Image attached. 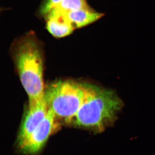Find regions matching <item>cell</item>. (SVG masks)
<instances>
[{
	"label": "cell",
	"instance_id": "6da1fadb",
	"mask_svg": "<svg viewBox=\"0 0 155 155\" xmlns=\"http://www.w3.org/2000/svg\"><path fill=\"white\" fill-rule=\"evenodd\" d=\"M11 56L28 104L43 98L44 54L42 43L35 32L30 31L14 39L11 44Z\"/></svg>",
	"mask_w": 155,
	"mask_h": 155
},
{
	"label": "cell",
	"instance_id": "7a4b0ae2",
	"mask_svg": "<svg viewBox=\"0 0 155 155\" xmlns=\"http://www.w3.org/2000/svg\"><path fill=\"white\" fill-rule=\"evenodd\" d=\"M123 106L114 91L85 83V94L76 114L68 125L101 133L114 124Z\"/></svg>",
	"mask_w": 155,
	"mask_h": 155
},
{
	"label": "cell",
	"instance_id": "3957f363",
	"mask_svg": "<svg viewBox=\"0 0 155 155\" xmlns=\"http://www.w3.org/2000/svg\"><path fill=\"white\" fill-rule=\"evenodd\" d=\"M85 94V83L59 80L45 88L44 99L49 111L65 122L79 110Z\"/></svg>",
	"mask_w": 155,
	"mask_h": 155
},
{
	"label": "cell",
	"instance_id": "277c9868",
	"mask_svg": "<svg viewBox=\"0 0 155 155\" xmlns=\"http://www.w3.org/2000/svg\"><path fill=\"white\" fill-rule=\"evenodd\" d=\"M57 119L49 110L45 118L18 147L19 150L24 154L28 155H34L40 152L50 136L58 128Z\"/></svg>",
	"mask_w": 155,
	"mask_h": 155
},
{
	"label": "cell",
	"instance_id": "5b68a950",
	"mask_svg": "<svg viewBox=\"0 0 155 155\" xmlns=\"http://www.w3.org/2000/svg\"><path fill=\"white\" fill-rule=\"evenodd\" d=\"M48 112L44 97L37 102L28 104L17 135L18 147L45 118Z\"/></svg>",
	"mask_w": 155,
	"mask_h": 155
},
{
	"label": "cell",
	"instance_id": "8992f818",
	"mask_svg": "<svg viewBox=\"0 0 155 155\" xmlns=\"http://www.w3.org/2000/svg\"><path fill=\"white\" fill-rule=\"evenodd\" d=\"M45 20L46 29L55 38H63L69 36L75 29L67 13L53 10Z\"/></svg>",
	"mask_w": 155,
	"mask_h": 155
},
{
	"label": "cell",
	"instance_id": "52a82bcc",
	"mask_svg": "<svg viewBox=\"0 0 155 155\" xmlns=\"http://www.w3.org/2000/svg\"><path fill=\"white\" fill-rule=\"evenodd\" d=\"M67 14L75 29L84 28L91 25L105 15L104 13L97 12L92 7L71 11Z\"/></svg>",
	"mask_w": 155,
	"mask_h": 155
},
{
	"label": "cell",
	"instance_id": "ba28073f",
	"mask_svg": "<svg viewBox=\"0 0 155 155\" xmlns=\"http://www.w3.org/2000/svg\"><path fill=\"white\" fill-rule=\"evenodd\" d=\"M91 8V7L89 5L87 0H63L54 10L67 13L72 11Z\"/></svg>",
	"mask_w": 155,
	"mask_h": 155
},
{
	"label": "cell",
	"instance_id": "9c48e42d",
	"mask_svg": "<svg viewBox=\"0 0 155 155\" xmlns=\"http://www.w3.org/2000/svg\"><path fill=\"white\" fill-rule=\"evenodd\" d=\"M63 0H42L38 8L37 14L39 17L45 19L54 9Z\"/></svg>",
	"mask_w": 155,
	"mask_h": 155
}]
</instances>
